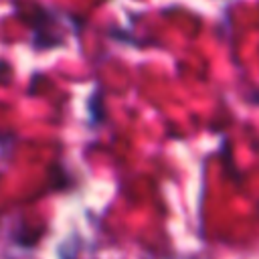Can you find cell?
Returning <instances> with one entry per match:
<instances>
[{
	"label": "cell",
	"instance_id": "1",
	"mask_svg": "<svg viewBox=\"0 0 259 259\" xmlns=\"http://www.w3.org/2000/svg\"><path fill=\"white\" fill-rule=\"evenodd\" d=\"M105 121H107L105 97H103V89L97 85L87 97V123L91 127H101Z\"/></svg>",
	"mask_w": 259,
	"mask_h": 259
}]
</instances>
